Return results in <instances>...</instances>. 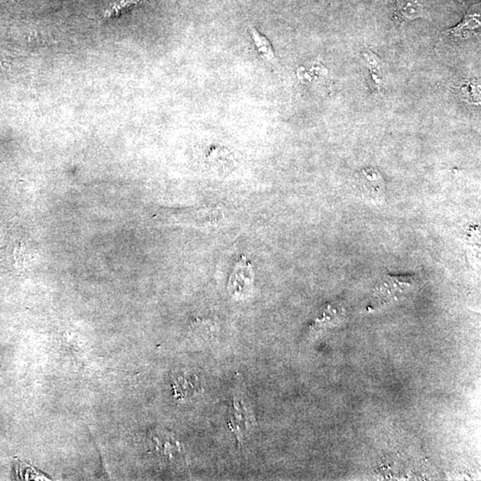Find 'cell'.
Wrapping results in <instances>:
<instances>
[{
  "instance_id": "obj_1",
  "label": "cell",
  "mask_w": 481,
  "mask_h": 481,
  "mask_svg": "<svg viewBox=\"0 0 481 481\" xmlns=\"http://www.w3.org/2000/svg\"><path fill=\"white\" fill-rule=\"evenodd\" d=\"M417 286L415 276H392L386 274L374 286L370 308L377 309L405 299Z\"/></svg>"
},
{
  "instance_id": "obj_2",
  "label": "cell",
  "mask_w": 481,
  "mask_h": 481,
  "mask_svg": "<svg viewBox=\"0 0 481 481\" xmlns=\"http://www.w3.org/2000/svg\"><path fill=\"white\" fill-rule=\"evenodd\" d=\"M480 11L468 12L457 27L441 32V42L460 43V42L469 40L471 38L477 36L480 31Z\"/></svg>"
},
{
  "instance_id": "obj_3",
  "label": "cell",
  "mask_w": 481,
  "mask_h": 481,
  "mask_svg": "<svg viewBox=\"0 0 481 481\" xmlns=\"http://www.w3.org/2000/svg\"><path fill=\"white\" fill-rule=\"evenodd\" d=\"M254 283V272L251 263L243 257L235 267L228 282V292L235 299L250 295Z\"/></svg>"
},
{
  "instance_id": "obj_4",
  "label": "cell",
  "mask_w": 481,
  "mask_h": 481,
  "mask_svg": "<svg viewBox=\"0 0 481 481\" xmlns=\"http://www.w3.org/2000/svg\"><path fill=\"white\" fill-rule=\"evenodd\" d=\"M362 57L364 66L367 67L368 73V82L372 91L380 94L384 87V70L382 59L372 50L363 51Z\"/></svg>"
},
{
  "instance_id": "obj_5",
  "label": "cell",
  "mask_w": 481,
  "mask_h": 481,
  "mask_svg": "<svg viewBox=\"0 0 481 481\" xmlns=\"http://www.w3.org/2000/svg\"><path fill=\"white\" fill-rule=\"evenodd\" d=\"M424 15L422 0H396V16L399 28Z\"/></svg>"
},
{
  "instance_id": "obj_6",
  "label": "cell",
  "mask_w": 481,
  "mask_h": 481,
  "mask_svg": "<svg viewBox=\"0 0 481 481\" xmlns=\"http://www.w3.org/2000/svg\"><path fill=\"white\" fill-rule=\"evenodd\" d=\"M358 182L361 189L364 190L367 195L372 197L373 199H378L384 195V180L379 171L373 169H364L361 171Z\"/></svg>"
},
{
  "instance_id": "obj_7",
  "label": "cell",
  "mask_w": 481,
  "mask_h": 481,
  "mask_svg": "<svg viewBox=\"0 0 481 481\" xmlns=\"http://www.w3.org/2000/svg\"><path fill=\"white\" fill-rule=\"evenodd\" d=\"M251 37L253 38V43L256 46L258 53H259L261 57L267 62H272L274 60V52L272 46H271L270 42L267 40V38H265L260 34L256 29H250Z\"/></svg>"
},
{
  "instance_id": "obj_8",
  "label": "cell",
  "mask_w": 481,
  "mask_h": 481,
  "mask_svg": "<svg viewBox=\"0 0 481 481\" xmlns=\"http://www.w3.org/2000/svg\"><path fill=\"white\" fill-rule=\"evenodd\" d=\"M461 95L464 100L471 104L480 105V85L476 80H469L464 82L460 88Z\"/></svg>"
},
{
  "instance_id": "obj_9",
  "label": "cell",
  "mask_w": 481,
  "mask_h": 481,
  "mask_svg": "<svg viewBox=\"0 0 481 481\" xmlns=\"http://www.w3.org/2000/svg\"><path fill=\"white\" fill-rule=\"evenodd\" d=\"M142 1L144 0H121V1L116 2L114 5L110 6V8L105 11V17L111 18L121 15L122 13Z\"/></svg>"
}]
</instances>
